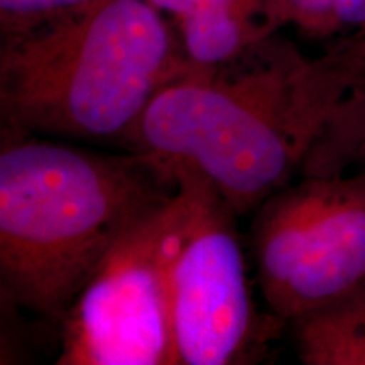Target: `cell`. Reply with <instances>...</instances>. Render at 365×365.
Here are the masks:
<instances>
[{
    "label": "cell",
    "instance_id": "obj_8",
    "mask_svg": "<svg viewBox=\"0 0 365 365\" xmlns=\"http://www.w3.org/2000/svg\"><path fill=\"white\" fill-rule=\"evenodd\" d=\"M293 325L304 365H365V282Z\"/></svg>",
    "mask_w": 365,
    "mask_h": 365
},
{
    "label": "cell",
    "instance_id": "obj_1",
    "mask_svg": "<svg viewBox=\"0 0 365 365\" xmlns=\"http://www.w3.org/2000/svg\"><path fill=\"white\" fill-rule=\"evenodd\" d=\"M346 102L319 58L276 34L223 65H188L127 144L202 173L242 215L303 173Z\"/></svg>",
    "mask_w": 365,
    "mask_h": 365
},
{
    "label": "cell",
    "instance_id": "obj_11",
    "mask_svg": "<svg viewBox=\"0 0 365 365\" xmlns=\"http://www.w3.org/2000/svg\"><path fill=\"white\" fill-rule=\"evenodd\" d=\"M327 65L352 93L365 88V26L323 54Z\"/></svg>",
    "mask_w": 365,
    "mask_h": 365
},
{
    "label": "cell",
    "instance_id": "obj_2",
    "mask_svg": "<svg viewBox=\"0 0 365 365\" xmlns=\"http://www.w3.org/2000/svg\"><path fill=\"white\" fill-rule=\"evenodd\" d=\"M0 150V282L12 304L61 325L115 242L178 190L171 164L6 130Z\"/></svg>",
    "mask_w": 365,
    "mask_h": 365
},
{
    "label": "cell",
    "instance_id": "obj_10",
    "mask_svg": "<svg viewBox=\"0 0 365 365\" xmlns=\"http://www.w3.org/2000/svg\"><path fill=\"white\" fill-rule=\"evenodd\" d=\"M100 0H0L2 39L19 36Z\"/></svg>",
    "mask_w": 365,
    "mask_h": 365
},
{
    "label": "cell",
    "instance_id": "obj_5",
    "mask_svg": "<svg viewBox=\"0 0 365 365\" xmlns=\"http://www.w3.org/2000/svg\"><path fill=\"white\" fill-rule=\"evenodd\" d=\"M252 244L271 314L294 323L365 282V171L303 176L257 208Z\"/></svg>",
    "mask_w": 365,
    "mask_h": 365
},
{
    "label": "cell",
    "instance_id": "obj_6",
    "mask_svg": "<svg viewBox=\"0 0 365 365\" xmlns=\"http://www.w3.org/2000/svg\"><path fill=\"white\" fill-rule=\"evenodd\" d=\"M185 195L135 222L108 250L61 323L59 365H178L171 262Z\"/></svg>",
    "mask_w": 365,
    "mask_h": 365
},
{
    "label": "cell",
    "instance_id": "obj_7",
    "mask_svg": "<svg viewBox=\"0 0 365 365\" xmlns=\"http://www.w3.org/2000/svg\"><path fill=\"white\" fill-rule=\"evenodd\" d=\"M173 22L193 66L232 61L291 24L289 0H148Z\"/></svg>",
    "mask_w": 365,
    "mask_h": 365
},
{
    "label": "cell",
    "instance_id": "obj_9",
    "mask_svg": "<svg viewBox=\"0 0 365 365\" xmlns=\"http://www.w3.org/2000/svg\"><path fill=\"white\" fill-rule=\"evenodd\" d=\"M359 171H365V90L354 93L336 113L301 175L333 176Z\"/></svg>",
    "mask_w": 365,
    "mask_h": 365
},
{
    "label": "cell",
    "instance_id": "obj_13",
    "mask_svg": "<svg viewBox=\"0 0 365 365\" xmlns=\"http://www.w3.org/2000/svg\"><path fill=\"white\" fill-rule=\"evenodd\" d=\"M336 33L365 26V0H335Z\"/></svg>",
    "mask_w": 365,
    "mask_h": 365
},
{
    "label": "cell",
    "instance_id": "obj_3",
    "mask_svg": "<svg viewBox=\"0 0 365 365\" xmlns=\"http://www.w3.org/2000/svg\"><path fill=\"white\" fill-rule=\"evenodd\" d=\"M188 65L148 0H100L2 39L0 113L17 134L127 143Z\"/></svg>",
    "mask_w": 365,
    "mask_h": 365
},
{
    "label": "cell",
    "instance_id": "obj_4",
    "mask_svg": "<svg viewBox=\"0 0 365 365\" xmlns=\"http://www.w3.org/2000/svg\"><path fill=\"white\" fill-rule=\"evenodd\" d=\"M185 195L171 262L178 365L249 364L286 325L252 301L235 215L193 168L171 164Z\"/></svg>",
    "mask_w": 365,
    "mask_h": 365
},
{
    "label": "cell",
    "instance_id": "obj_12",
    "mask_svg": "<svg viewBox=\"0 0 365 365\" xmlns=\"http://www.w3.org/2000/svg\"><path fill=\"white\" fill-rule=\"evenodd\" d=\"M291 24L309 36L336 33L335 0H289Z\"/></svg>",
    "mask_w": 365,
    "mask_h": 365
}]
</instances>
